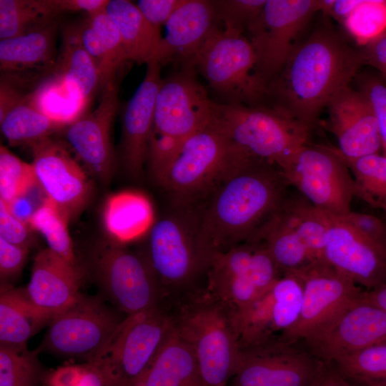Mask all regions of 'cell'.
I'll use <instances>...</instances> for the list:
<instances>
[{"label":"cell","mask_w":386,"mask_h":386,"mask_svg":"<svg viewBox=\"0 0 386 386\" xmlns=\"http://www.w3.org/2000/svg\"><path fill=\"white\" fill-rule=\"evenodd\" d=\"M363 64L360 48L322 14L267 84L264 106L311 131L330 101L353 82Z\"/></svg>","instance_id":"1"},{"label":"cell","mask_w":386,"mask_h":386,"mask_svg":"<svg viewBox=\"0 0 386 386\" xmlns=\"http://www.w3.org/2000/svg\"><path fill=\"white\" fill-rule=\"evenodd\" d=\"M289 186L277 165L239 153L196 207L204 241L214 252L261 242L287 203Z\"/></svg>","instance_id":"2"},{"label":"cell","mask_w":386,"mask_h":386,"mask_svg":"<svg viewBox=\"0 0 386 386\" xmlns=\"http://www.w3.org/2000/svg\"><path fill=\"white\" fill-rule=\"evenodd\" d=\"M141 250L171 302L199 288L205 281L214 252L204 241L196 208L169 204V211L154 221Z\"/></svg>","instance_id":"3"},{"label":"cell","mask_w":386,"mask_h":386,"mask_svg":"<svg viewBox=\"0 0 386 386\" xmlns=\"http://www.w3.org/2000/svg\"><path fill=\"white\" fill-rule=\"evenodd\" d=\"M174 327L195 356L206 386H227L235 373L239 335L232 312L206 287L169 304Z\"/></svg>","instance_id":"4"},{"label":"cell","mask_w":386,"mask_h":386,"mask_svg":"<svg viewBox=\"0 0 386 386\" xmlns=\"http://www.w3.org/2000/svg\"><path fill=\"white\" fill-rule=\"evenodd\" d=\"M240 152L214 119L187 139L157 184L170 205L195 208Z\"/></svg>","instance_id":"5"},{"label":"cell","mask_w":386,"mask_h":386,"mask_svg":"<svg viewBox=\"0 0 386 386\" xmlns=\"http://www.w3.org/2000/svg\"><path fill=\"white\" fill-rule=\"evenodd\" d=\"M214 121L244 154L271 162L281 170L306 144L310 132L265 106L218 103Z\"/></svg>","instance_id":"6"},{"label":"cell","mask_w":386,"mask_h":386,"mask_svg":"<svg viewBox=\"0 0 386 386\" xmlns=\"http://www.w3.org/2000/svg\"><path fill=\"white\" fill-rule=\"evenodd\" d=\"M192 66L222 99V104L264 106L266 86L257 71L256 57L244 34L217 24L195 56Z\"/></svg>","instance_id":"7"},{"label":"cell","mask_w":386,"mask_h":386,"mask_svg":"<svg viewBox=\"0 0 386 386\" xmlns=\"http://www.w3.org/2000/svg\"><path fill=\"white\" fill-rule=\"evenodd\" d=\"M106 304L101 296L79 293L74 302L55 315L37 348L64 357L90 362L100 357L127 317Z\"/></svg>","instance_id":"8"},{"label":"cell","mask_w":386,"mask_h":386,"mask_svg":"<svg viewBox=\"0 0 386 386\" xmlns=\"http://www.w3.org/2000/svg\"><path fill=\"white\" fill-rule=\"evenodd\" d=\"M282 274L263 242L244 243L214 253L205 286L235 317L267 292Z\"/></svg>","instance_id":"9"},{"label":"cell","mask_w":386,"mask_h":386,"mask_svg":"<svg viewBox=\"0 0 386 386\" xmlns=\"http://www.w3.org/2000/svg\"><path fill=\"white\" fill-rule=\"evenodd\" d=\"M92 270L104 300L127 317L152 310L164 300L157 277L141 250L113 240L99 246Z\"/></svg>","instance_id":"10"},{"label":"cell","mask_w":386,"mask_h":386,"mask_svg":"<svg viewBox=\"0 0 386 386\" xmlns=\"http://www.w3.org/2000/svg\"><path fill=\"white\" fill-rule=\"evenodd\" d=\"M317 12L320 0H267L261 13L249 24L247 38L266 88L282 70Z\"/></svg>","instance_id":"11"},{"label":"cell","mask_w":386,"mask_h":386,"mask_svg":"<svg viewBox=\"0 0 386 386\" xmlns=\"http://www.w3.org/2000/svg\"><path fill=\"white\" fill-rule=\"evenodd\" d=\"M282 171L290 185L320 210L337 217L351 211L355 181L335 147L305 144Z\"/></svg>","instance_id":"12"},{"label":"cell","mask_w":386,"mask_h":386,"mask_svg":"<svg viewBox=\"0 0 386 386\" xmlns=\"http://www.w3.org/2000/svg\"><path fill=\"white\" fill-rule=\"evenodd\" d=\"M174 327L172 311L165 303L127 317L100 357L109 370L112 386H136Z\"/></svg>","instance_id":"13"},{"label":"cell","mask_w":386,"mask_h":386,"mask_svg":"<svg viewBox=\"0 0 386 386\" xmlns=\"http://www.w3.org/2000/svg\"><path fill=\"white\" fill-rule=\"evenodd\" d=\"M303 284V302L296 325L281 340L305 342L332 325L362 295L359 286L324 259L295 271Z\"/></svg>","instance_id":"14"},{"label":"cell","mask_w":386,"mask_h":386,"mask_svg":"<svg viewBox=\"0 0 386 386\" xmlns=\"http://www.w3.org/2000/svg\"><path fill=\"white\" fill-rule=\"evenodd\" d=\"M300 342L239 345L234 386H310L327 363Z\"/></svg>","instance_id":"15"},{"label":"cell","mask_w":386,"mask_h":386,"mask_svg":"<svg viewBox=\"0 0 386 386\" xmlns=\"http://www.w3.org/2000/svg\"><path fill=\"white\" fill-rule=\"evenodd\" d=\"M218 103L212 101L198 81L195 69L184 65L162 79L154 108L151 134L180 144L195 132L210 124Z\"/></svg>","instance_id":"16"},{"label":"cell","mask_w":386,"mask_h":386,"mask_svg":"<svg viewBox=\"0 0 386 386\" xmlns=\"http://www.w3.org/2000/svg\"><path fill=\"white\" fill-rule=\"evenodd\" d=\"M326 363L386 343V312L365 295L316 337L301 342Z\"/></svg>","instance_id":"17"},{"label":"cell","mask_w":386,"mask_h":386,"mask_svg":"<svg viewBox=\"0 0 386 386\" xmlns=\"http://www.w3.org/2000/svg\"><path fill=\"white\" fill-rule=\"evenodd\" d=\"M39 187L68 219L86 204L91 184L81 166L61 142L50 137L31 147Z\"/></svg>","instance_id":"18"},{"label":"cell","mask_w":386,"mask_h":386,"mask_svg":"<svg viewBox=\"0 0 386 386\" xmlns=\"http://www.w3.org/2000/svg\"><path fill=\"white\" fill-rule=\"evenodd\" d=\"M327 216L328 229L323 259L367 290L385 284L386 249L341 217Z\"/></svg>","instance_id":"19"},{"label":"cell","mask_w":386,"mask_h":386,"mask_svg":"<svg viewBox=\"0 0 386 386\" xmlns=\"http://www.w3.org/2000/svg\"><path fill=\"white\" fill-rule=\"evenodd\" d=\"M56 24L0 41L1 81L30 94L54 70Z\"/></svg>","instance_id":"20"},{"label":"cell","mask_w":386,"mask_h":386,"mask_svg":"<svg viewBox=\"0 0 386 386\" xmlns=\"http://www.w3.org/2000/svg\"><path fill=\"white\" fill-rule=\"evenodd\" d=\"M117 81L104 91L92 112L68 125L65 136L76 157L93 176L104 182L111 178L114 153L110 132L118 104Z\"/></svg>","instance_id":"21"},{"label":"cell","mask_w":386,"mask_h":386,"mask_svg":"<svg viewBox=\"0 0 386 386\" xmlns=\"http://www.w3.org/2000/svg\"><path fill=\"white\" fill-rule=\"evenodd\" d=\"M328 127L336 137L340 153L356 159L379 154L381 139L372 108L367 97L351 85L328 103Z\"/></svg>","instance_id":"22"},{"label":"cell","mask_w":386,"mask_h":386,"mask_svg":"<svg viewBox=\"0 0 386 386\" xmlns=\"http://www.w3.org/2000/svg\"><path fill=\"white\" fill-rule=\"evenodd\" d=\"M162 65L155 60L147 64L145 76L127 102L122 117L121 160L134 177H139L147 159L154 124L155 102L162 79Z\"/></svg>","instance_id":"23"},{"label":"cell","mask_w":386,"mask_h":386,"mask_svg":"<svg viewBox=\"0 0 386 386\" xmlns=\"http://www.w3.org/2000/svg\"><path fill=\"white\" fill-rule=\"evenodd\" d=\"M217 24L212 0H185L164 24L165 36L152 60L162 66L170 62L192 66Z\"/></svg>","instance_id":"24"},{"label":"cell","mask_w":386,"mask_h":386,"mask_svg":"<svg viewBox=\"0 0 386 386\" xmlns=\"http://www.w3.org/2000/svg\"><path fill=\"white\" fill-rule=\"evenodd\" d=\"M82 277L79 266L48 247L36 254L31 279L24 289L30 301L53 317L76 299Z\"/></svg>","instance_id":"25"},{"label":"cell","mask_w":386,"mask_h":386,"mask_svg":"<svg viewBox=\"0 0 386 386\" xmlns=\"http://www.w3.org/2000/svg\"><path fill=\"white\" fill-rule=\"evenodd\" d=\"M81 44L97 69L104 91L117 81V72L127 61L119 31L104 9L77 25Z\"/></svg>","instance_id":"26"},{"label":"cell","mask_w":386,"mask_h":386,"mask_svg":"<svg viewBox=\"0 0 386 386\" xmlns=\"http://www.w3.org/2000/svg\"><path fill=\"white\" fill-rule=\"evenodd\" d=\"M136 386H206L192 350L175 327Z\"/></svg>","instance_id":"27"},{"label":"cell","mask_w":386,"mask_h":386,"mask_svg":"<svg viewBox=\"0 0 386 386\" xmlns=\"http://www.w3.org/2000/svg\"><path fill=\"white\" fill-rule=\"evenodd\" d=\"M51 319L30 301L24 288L1 285L0 345H26Z\"/></svg>","instance_id":"28"},{"label":"cell","mask_w":386,"mask_h":386,"mask_svg":"<svg viewBox=\"0 0 386 386\" xmlns=\"http://www.w3.org/2000/svg\"><path fill=\"white\" fill-rule=\"evenodd\" d=\"M104 11L117 26L127 60L147 64L162 41L160 29L152 25L136 4L127 0H109Z\"/></svg>","instance_id":"29"},{"label":"cell","mask_w":386,"mask_h":386,"mask_svg":"<svg viewBox=\"0 0 386 386\" xmlns=\"http://www.w3.org/2000/svg\"><path fill=\"white\" fill-rule=\"evenodd\" d=\"M154 222L152 205L143 194L124 191L110 196L104 210L105 228L113 240L126 243L148 232Z\"/></svg>","instance_id":"30"},{"label":"cell","mask_w":386,"mask_h":386,"mask_svg":"<svg viewBox=\"0 0 386 386\" xmlns=\"http://www.w3.org/2000/svg\"><path fill=\"white\" fill-rule=\"evenodd\" d=\"M303 292L300 277L288 271L282 272L266 292L268 318L262 342L281 340L296 325L302 311Z\"/></svg>","instance_id":"31"},{"label":"cell","mask_w":386,"mask_h":386,"mask_svg":"<svg viewBox=\"0 0 386 386\" xmlns=\"http://www.w3.org/2000/svg\"><path fill=\"white\" fill-rule=\"evenodd\" d=\"M54 72L75 88L88 104L95 91L100 88L97 69L81 44L77 26L64 30Z\"/></svg>","instance_id":"32"},{"label":"cell","mask_w":386,"mask_h":386,"mask_svg":"<svg viewBox=\"0 0 386 386\" xmlns=\"http://www.w3.org/2000/svg\"><path fill=\"white\" fill-rule=\"evenodd\" d=\"M28 98L31 106L64 127L83 116L89 104L75 88L54 71Z\"/></svg>","instance_id":"33"},{"label":"cell","mask_w":386,"mask_h":386,"mask_svg":"<svg viewBox=\"0 0 386 386\" xmlns=\"http://www.w3.org/2000/svg\"><path fill=\"white\" fill-rule=\"evenodd\" d=\"M284 207L269 222L262 237V242L282 272L297 270L315 260L286 216Z\"/></svg>","instance_id":"34"},{"label":"cell","mask_w":386,"mask_h":386,"mask_svg":"<svg viewBox=\"0 0 386 386\" xmlns=\"http://www.w3.org/2000/svg\"><path fill=\"white\" fill-rule=\"evenodd\" d=\"M56 0H0L1 40L22 36L54 21Z\"/></svg>","instance_id":"35"},{"label":"cell","mask_w":386,"mask_h":386,"mask_svg":"<svg viewBox=\"0 0 386 386\" xmlns=\"http://www.w3.org/2000/svg\"><path fill=\"white\" fill-rule=\"evenodd\" d=\"M0 125L1 132L10 145L31 147L64 127L37 110L28 100L9 111L0 119Z\"/></svg>","instance_id":"36"},{"label":"cell","mask_w":386,"mask_h":386,"mask_svg":"<svg viewBox=\"0 0 386 386\" xmlns=\"http://www.w3.org/2000/svg\"><path fill=\"white\" fill-rule=\"evenodd\" d=\"M335 149L353 177L355 197L386 214V156L374 154L350 159Z\"/></svg>","instance_id":"37"},{"label":"cell","mask_w":386,"mask_h":386,"mask_svg":"<svg viewBox=\"0 0 386 386\" xmlns=\"http://www.w3.org/2000/svg\"><path fill=\"white\" fill-rule=\"evenodd\" d=\"M27 346L0 345V386H41L50 371Z\"/></svg>","instance_id":"38"},{"label":"cell","mask_w":386,"mask_h":386,"mask_svg":"<svg viewBox=\"0 0 386 386\" xmlns=\"http://www.w3.org/2000/svg\"><path fill=\"white\" fill-rule=\"evenodd\" d=\"M284 211L315 259H323L328 229L327 214L314 207L302 196H290Z\"/></svg>","instance_id":"39"},{"label":"cell","mask_w":386,"mask_h":386,"mask_svg":"<svg viewBox=\"0 0 386 386\" xmlns=\"http://www.w3.org/2000/svg\"><path fill=\"white\" fill-rule=\"evenodd\" d=\"M68 219L45 198L31 216L28 224L44 236L50 249L69 263L78 266L67 228Z\"/></svg>","instance_id":"40"},{"label":"cell","mask_w":386,"mask_h":386,"mask_svg":"<svg viewBox=\"0 0 386 386\" xmlns=\"http://www.w3.org/2000/svg\"><path fill=\"white\" fill-rule=\"evenodd\" d=\"M330 364L343 376L357 383L386 382V343L345 355Z\"/></svg>","instance_id":"41"},{"label":"cell","mask_w":386,"mask_h":386,"mask_svg":"<svg viewBox=\"0 0 386 386\" xmlns=\"http://www.w3.org/2000/svg\"><path fill=\"white\" fill-rule=\"evenodd\" d=\"M38 185L34 167L0 147V200L9 206Z\"/></svg>","instance_id":"42"},{"label":"cell","mask_w":386,"mask_h":386,"mask_svg":"<svg viewBox=\"0 0 386 386\" xmlns=\"http://www.w3.org/2000/svg\"><path fill=\"white\" fill-rule=\"evenodd\" d=\"M41 386H112L109 370L102 357L76 365H65L49 372Z\"/></svg>","instance_id":"43"},{"label":"cell","mask_w":386,"mask_h":386,"mask_svg":"<svg viewBox=\"0 0 386 386\" xmlns=\"http://www.w3.org/2000/svg\"><path fill=\"white\" fill-rule=\"evenodd\" d=\"M347 31L362 46L384 34L386 7L384 1H365L343 24Z\"/></svg>","instance_id":"44"},{"label":"cell","mask_w":386,"mask_h":386,"mask_svg":"<svg viewBox=\"0 0 386 386\" xmlns=\"http://www.w3.org/2000/svg\"><path fill=\"white\" fill-rule=\"evenodd\" d=\"M217 24L231 32L244 34L249 24L261 13L267 0H212Z\"/></svg>","instance_id":"45"},{"label":"cell","mask_w":386,"mask_h":386,"mask_svg":"<svg viewBox=\"0 0 386 386\" xmlns=\"http://www.w3.org/2000/svg\"><path fill=\"white\" fill-rule=\"evenodd\" d=\"M353 82L368 99L378 127L383 155L386 156V80L380 76L358 73Z\"/></svg>","instance_id":"46"},{"label":"cell","mask_w":386,"mask_h":386,"mask_svg":"<svg viewBox=\"0 0 386 386\" xmlns=\"http://www.w3.org/2000/svg\"><path fill=\"white\" fill-rule=\"evenodd\" d=\"M28 254V248L7 242L0 237L1 285H9L22 269Z\"/></svg>","instance_id":"47"},{"label":"cell","mask_w":386,"mask_h":386,"mask_svg":"<svg viewBox=\"0 0 386 386\" xmlns=\"http://www.w3.org/2000/svg\"><path fill=\"white\" fill-rule=\"evenodd\" d=\"M341 218L370 240L386 249V224L383 219L352 210Z\"/></svg>","instance_id":"48"},{"label":"cell","mask_w":386,"mask_h":386,"mask_svg":"<svg viewBox=\"0 0 386 386\" xmlns=\"http://www.w3.org/2000/svg\"><path fill=\"white\" fill-rule=\"evenodd\" d=\"M29 226L15 217L0 200V237L10 243L28 248L30 242Z\"/></svg>","instance_id":"49"},{"label":"cell","mask_w":386,"mask_h":386,"mask_svg":"<svg viewBox=\"0 0 386 386\" xmlns=\"http://www.w3.org/2000/svg\"><path fill=\"white\" fill-rule=\"evenodd\" d=\"M185 0H139L137 6L144 17L154 26L165 24Z\"/></svg>","instance_id":"50"},{"label":"cell","mask_w":386,"mask_h":386,"mask_svg":"<svg viewBox=\"0 0 386 386\" xmlns=\"http://www.w3.org/2000/svg\"><path fill=\"white\" fill-rule=\"evenodd\" d=\"M360 50L365 64L375 67L386 80V33L362 45Z\"/></svg>","instance_id":"51"},{"label":"cell","mask_w":386,"mask_h":386,"mask_svg":"<svg viewBox=\"0 0 386 386\" xmlns=\"http://www.w3.org/2000/svg\"><path fill=\"white\" fill-rule=\"evenodd\" d=\"M29 94L1 81L0 84V119L12 108L28 100Z\"/></svg>","instance_id":"52"},{"label":"cell","mask_w":386,"mask_h":386,"mask_svg":"<svg viewBox=\"0 0 386 386\" xmlns=\"http://www.w3.org/2000/svg\"><path fill=\"white\" fill-rule=\"evenodd\" d=\"M109 0H56L59 11H85L91 14L105 9Z\"/></svg>","instance_id":"53"},{"label":"cell","mask_w":386,"mask_h":386,"mask_svg":"<svg viewBox=\"0 0 386 386\" xmlns=\"http://www.w3.org/2000/svg\"><path fill=\"white\" fill-rule=\"evenodd\" d=\"M310 386H356L351 384L335 367L327 363L322 372Z\"/></svg>","instance_id":"54"},{"label":"cell","mask_w":386,"mask_h":386,"mask_svg":"<svg viewBox=\"0 0 386 386\" xmlns=\"http://www.w3.org/2000/svg\"><path fill=\"white\" fill-rule=\"evenodd\" d=\"M362 1L363 0H334L326 16L343 24Z\"/></svg>","instance_id":"55"},{"label":"cell","mask_w":386,"mask_h":386,"mask_svg":"<svg viewBox=\"0 0 386 386\" xmlns=\"http://www.w3.org/2000/svg\"><path fill=\"white\" fill-rule=\"evenodd\" d=\"M365 295L386 312V283L372 290L365 291Z\"/></svg>","instance_id":"56"},{"label":"cell","mask_w":386,"mask_h":386,"mask_svg":"<svg viewBox=\"0 0 386 386\" xmlns=\"http://www.w3.org/2000/svg\"><path fill=\"white\" fill-rule=\"evenodd\" d=\"M356 386H386V382H369L355 384Z\"/></svg>","instance_id":"57"},{"label":"cell","mask_w":386,"mask_h":386,"mask_svg":"<svg viewBox=\"0 0 386 386\" xmlns=\"http://www.w3.org/2000/svg\"><path fill=\"white\" fill-rule=\"evenodd\" d=\"M383 220L385 221V224H386V214H385V217H384Z\"/></svg>","instance_id":"58"},{"label":"cell","mask_w":386,"mask_h":386,"mask_svg":"<svg viewBox=\"0 0 386 386\" xmlns=\"http://www.w3.org/2000/svg\"><path fill=\"white\" fill-rule=\"evenodd\" d=\"M384 4H385V7H386V0L384 1Z\"/></svg>","instance_id":"59"}]
</instances>
